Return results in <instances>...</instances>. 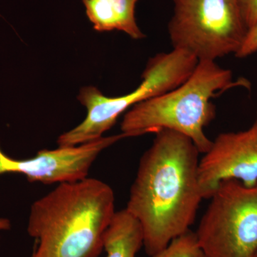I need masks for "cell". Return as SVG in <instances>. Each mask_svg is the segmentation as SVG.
Returning <instances> with one entry per match:
<instances>
[{
	"label": "cell",
	"instance_id": "obj_1",
	"mask_svg": "<svg viewBox=\"0 0 257 257\" xmlns=\"http://www.w3.org/2000/svg\"><path fill=\"white\" fill-rule=\"evenodd\" d=\"M199 154L187 137L162 130L140 160L125 209L140 223L150 256L190 230L195 220L204 199Z\"/></svg>",
	"mask_w": 257,
	"mask_h": 257
},
{
	"label": "cell",
	"instance_id": "obj_2",
	"mask_svg": "<svg viewBox=\"0 0 257 257\" xmlns=\"http://www.w3.org/2000/svg\"><path fill=\"white\" fill-rule=\"evenodd\" d=\"M115 213L114 191L87 178L59 184L33 203L28 232L37 246L31 257H99Z\"/></svg>",
	"mask_w": 257,
	"mask_h": 257
},
{
	"label": "cell",
	"instance_id": "obj_3",
	"mask_svg": "<svg viewBox=\"0 0 257 257\" xmlns=\"http://www.w3.org/2000/svg\"><path fill=\"white\" fill-rule=\"evenodd\" d=\"M232 79L231 71L215 61H199L179 87L133 106L121 121V133L133 138L172 130L190 139L199 152L204 154L212 144L204 133V128L216 116L211 99L230 88L246 87V82Z\"/></svg>",
	"mask_w": 257,
	"mask_h": 257
},
{
	"label": "cell",
	"instance_id": "obj_4",
	"mask_svg": "<svg viewBox=\"0 0 257 257\" xmlns=\"http://www.w3.org/2000/svg\"><path fill=\"white\" fill-rule=\"evenodd\" d=\"M199 62L186 51L173 49L150 58L144 71L143 82L135 90L118 97L104 96L95 87L81 89L79 101L87 109L85 119L57 140L59 147H73L102 138L126 109L139 103L165 94L182 84Z\"/></svg>",
	"mask_w": 257,
	"mask_h": 257
},
{
	"label": "cell",
	"instance_id": "obj_5",
	"mask_svg": "<svg viewBox=\"0 0 257 257\" xmlns=\"http://www.w3.org/2000/svg\"><path fill=\"white\" fill-rule=\"evenodd\" d=\"M169 35L174 49L199 61L236 54L248 30L238 0H173Z\"/></svg>",
	"mask_w": 257,
	"mask_h": 257
},
{
	"label": "cell",
	"instance_id": "obj_6",
	"mask_svg": "<svg viewBox=\"0 0 257 257\" xmlns=\"http://www.w3.org/2000/svg\"><path fill=\"white\" fill-rule=\"evenodd\" d=\"M195 234L208 257H253L257 251V182L221 181Z\"/></svg>",
	"mask_w": 257,
	"mask_h": 257
},
{
	"label": "cell",
	"instance_id": "obj_7",
	"mask_svg": "<svg viewBox=\"0 0 257 257\" xmlns=\"http://www.w3.org/2000/svg\"><path fill=\"white\" fill-rule=\"evenodd\" d=\"M126 138L124 134L102 137L73 147L42 150L25 160L13 158L3 152L0 143V176L20 174L29 182L48 184L74 182L87 178L94 161L103 150Z\"/></svg>",
	"mask_w": 257,
	"mask_h": 257
},
{
	"label": "cell",
	"instance_id": "obj_8",
	"mask_svg": "<svg viewBox=\"0 0 257 257\" xmlns=\"http://www.w3.org/2000/svg\"><path fill=\"white\" fill-rule=\"evenodd\" d=\"M203 155L198 172L204 199L226 179L253 185L257 182V119L247 130L218 135Z\"/></svg>",
	"mask_w": 257,
	"mask_h": 257
},
{
	"label": "cell",
	"instance_id": "obj_9",
	"mask_svg": "<svg viewBox=\"0 0 257 257\" xmlns=\"http://www.w3.org/2000/svg\"><path fill=\"white\" fill-rule=\"evenodd\" d=\"M86 14L93 28L98 32L118 30L133 40H141L145 35L135 18L138 0H82Z\"/></svg>",
	"mask_w": 257,
	"mask_h": 257
},
{
	"label": "cell",
	"instance_id": "obj_10",
	"mask_svg": "<svg viewBox=\"0 0 257 257\" xmlns=\"http://www.w3.org/2000/svg\"><path fill=\"white\" fill-rule=\"evenodd\" d=\"M143 246L139 221L126 209L116 211L104 238L106 257H137Z\"/></svg>",
	"mask_w": 257,
	"mask_h": 257
},
{
	"label": "cell",
	"instance_id": "obj_11",
	"mask_svg": "<svg viewBox=\"0 0 257 257\" xmlns=\"http://www.w3.org/2000/svg\"><path fill=\"white\" fill-rule=\"evenodd\" d=\"M153 257H208L198 242L195 232L189 230L175 238Z\"/></svg>",
	"mask_w": 257,
	"mask_h": 257
},
{
	"label": "cell",
	"instance_id": "obj_12",
	"mask_svg": "<svg viewBox=\"0 0 257 257\" xmlns=\"http://www.w3.org/2000/svg\"><path fill=\"white\" fill-rule=\"evenodd\" d=\"M241 16L247 30L257 23V0H238Z\"/></svg>",
	"mask_w": 257,
	"mask_h": 257
},
{
	"label": "cell",
	"instance_id": "obj_13",
	"mask_svg": "<svg viewBox=\"0 0 257 257\" xmlns=\"http://www.w3.org/2000/svg\"><path fill=\"white\" fill-rule=\"evenodd\" d=\"M257 52V23L248 30L242 45L235 56L239 58L248 57Z\"/></svg>",
	"mask_w": 257,
	"mask_h": 257
},
{
	"label": "cell",
	"instance_id": "obj_14",
	"mask_svg": "<svg viewBox=\"0 0 257 257\" xmlns=\"http://www.w3.org/2000/svg\"><path fill=\"white\" fill-rule=\"evenodd\" d=\"M11 228V222L7 218L0 217V231H6Z\"/></svg>",
	"mask_w": 257,
	"mask_h": 257
},
{
	"label": "cell",
	"instance_id": "obj_15",
	"mask_svg": "<svg viewBox=\"0 0 257 257\" xmlns=\"http://www.w3.org/2000/svg\"><path fill=\"white\" fill-rule=\"evenodd\" d=\"M253 257H257V251L255 252L254 255H253Z\"/></svg>",
	"mask_w": 257,
	"mask_h": 257
}]
</instances>
